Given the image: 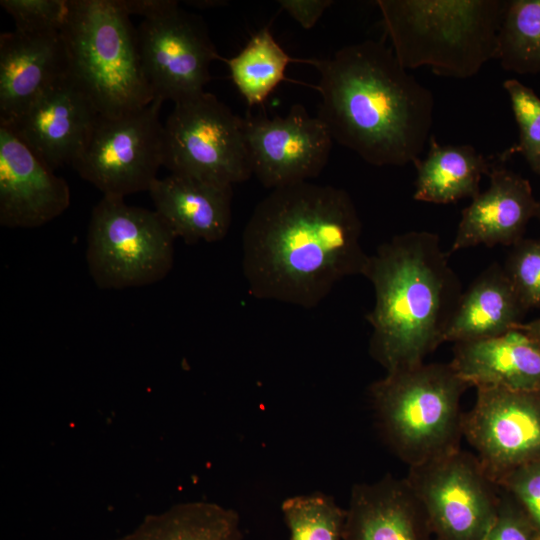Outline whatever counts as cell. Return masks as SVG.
I'll return each mask as SVG.
<instances>
[{"mask_svg": "<svg viewBox=\"0 0 540 540\" xmlns=\"http://www.w3.org/2000/svg\"><path fill=\"white\" fill-rule=\"evenodd\" d=\"M536 217L540 219V200L538 201V204H537Z\"/></svg>", "mask_w": 540, "mask_h": 540, "instance_id": "d590c367", "label": "cell"}, {"mask_svg": "<svg viewBox=\"0 0 540 540\" xmlns=\"http://www.w3.org/2000/svg\"><path fill=\"white\" fill-rule=\"evenodd\" d=\"M488 176L489 187L462 211L450 253L478 245L513 246L536 216L538 201L527 179L495 165Z\"/></svg>", "mask_w": 540, "mask_h": 540, "instance_id": "e0dca14e", "label": "cell"}, {"mask_svg": "<svg viewBox=\"0 0 540 540\" xmlns=\"http://www.w3.org/2000/svg\"><path fill=\"white\" fill-rule=\"evenodd\" d=\"M221 1H194V2H191V3H195L193 4L194 6L196 7H213L214 5H219V4H215V3H219Z\"/></svg>", "mask_w": 540, "mask_h": 540, "instance_id": "e575fe53", "label": "cell"}, {"mask_svg": "<svg viewBox=\"0 0 540 540\" xmlns=\"http://www.w3.org/2000/svg\"><path fill=\"white\" fill-rule=\"evenodd\" d=\"M0 5L13 18L18 31H62L72 0H1Z\"/></svg>", "mask_w": 540, "mask_h": 540, "instance_id": "f1b7e54d", "label": "cell"}, {"mask_svg": "<svg viewBox=\"0 0 540 540\" xmlns=\"http://www.w3.org/2000/svg\"><path fill=\"white\" fill-rule=\"evenodd\" d=\"M69 75L61 31L0 35V124L8 125L54 84Z\"/></svg>", "mask_w": 540, "mask_h": 540, "instance_id": "2e32d148", "label": "cell"}, {"mask_svg": "<svg viewBox=\"0 0 540 540\" xmlns=\"http://www.w3.org/2000/svg\"><path fill=\"white\" fill-rule=\"evenodd\" d=\"M506 1L378 0L391 48L405 69L468 78L496 59Z\"/></svg>", "mask_w": 540, "mask_h": 540, "instance_id": "277c9868", "label": "cell"}, {"mask_svg": "<svg viewBox=\"0 0 540 540\" xmlns=\"http://www.w3.org/2000/svg\"><path fill=\"white\" fill-rule=\"evenodd\" d=\"M164 143V166L171 174L231 187L253 174L244 118L212 93L174 104Z\"/></svg>", "mask_w": 540, "mask_h": 540, "instance_id": "ba28073f", "label": "cell"}, {"mask_svg": "<svg viewBox=\"0 0 540 540\" xmlns=\"http://www.w3.org/2000/svg\"><path fill=\"white\" fill-rule=\"evenodd\" d=\"M406 480L435 540H482L497 513L500 488L474 454L458 448L410 467Z\"/></svg>", "mask_w": 540, "mask_h": 540, "instance_id": "30bf717a", "label": "cell"}, {"mask_svg": "<svg viewBox=\"0 0 540 540\" xmlns=\"http://www.w3.org/2000/svg\"><path fill=\"white\" fill-rule=\"evenodd\" d=\"M290 540H343L346 510L332 496L314 492L287 498L281 505Z\"/></svg>", "mask_w": 540, "mask_h": 540, "instance_id": "484cf974", "label": "cell"}, {"mask_svg": "<svg viewBox=\"0 0 540 540\" xmlns=\"http://www.w3.org/2000/svg\"><path fill=\"white\" fill-rule=\"evenodd\" d=\"M519 129V151L529 167L540 175V97L517 79L503 82Z\"/></svg>", "mask_w": 540, "mask_h": 540, "instance_id": "4316f807", "label": "cell"}, {"mask_svg": "<svg viewBox=\"0 0 540 540\" xmlns=\"http://www.w3.org/2000/svg\"><path fill=\"white\" fill-rule=\"evenodd\" d=\"M517 328L526 332L540 344V318L532 320L528 323H522Z\"/></svg>", "mask_w": 540, "mask_h": 540, "instance_id": "836d02e7", "label": "cell"}, {"mask_svg": "<svg viewBox=\"0 0 540 540\" xmlns=\"http://www.w3.org/2000/svg\"><path fill=\"white\" fill-rule=\"evenodd\" d=\"M99 117L93 103L68 75L8 125L51 170L73 165Z\"/></svg>", "mask_w": 540, "mask_h": 540, "instance_id": "5bb4252c", "label": "cell"}, {"mask_svg": "<svg viewBox=\"0 0 540 540\" xmlns=\"http://www.w3.org/2000/svg\"><path fill=\"white\" fill-rule=\"evenodd\" d=\"M145 77L155 98L178 103L204 92L220 59L202 18L170 0L137 28Z\"/></svg>", "mask_w": 540, "mask_h": 540, "instance_id": "8fae6325", "label": "cell"}, {"mask_svg": "<svg viewBox=\"0 0 540 540\" xmlns=\"http://www.w3.org/2000/svg\"><path fill=\"white\" fill-rule=\"evenodd\" d=\"M429 145L426 157L414 163V199L448 204L476 197L482 176L490 173L493 164L471 145H441L434 137H430Z\"/></svg>", "mask_w": 540, "mask_h": 540, "instance_id": "7402d4cb", "label": "cell"}, {"mask_svg": "<svg viewBox=\"0 0 540 540\" xmlns=\"http://www.w3.org/2000/svg\"><path fill=\"white\" fill-rule=\"evenodd\" d=\"M470 386L450 363L386 372L369 396L379 431L409 468L460 448L461 396Z\"/></svg>", "mask_w": 540, "mask_h": 540, "instance_id": "8992f818", "label": "cell"}, {"mask_svg": "<svg viewBox=\"0 0 540 540\" xmlns=\"http://www.w3.org/2000/svg\"><path fill=\"white\" fill-rule=\"evenodd\" d=\"M291 61L268 28L259 30L237 55L225 60L234 85L249 106L267 99L285 79Z\"/></svg>", "mask_w": 540, "mask_h": 540, "instance_id": "cb8c5ba5", "label": "cell"}, {"mask_svg": "<svg viewBox=\"0 0 540 540\" xmlns=\"http://www.w3.org/2000/svg\"><path fill=\"white\" fill-rule=\"evenodd\" d=\"M61 32L69 76L100 116L120 117L155 99L143 71L137 28L120 0H72Z\"/></svg>", "mask_w": 540, "mask_h": 540, "instance_id": "5b68a950", "label": "cell"}, {"mask_svg": "<svg viewBox=\"0 0 540 540\" xmlns=\"http://www.w3.org/2000/svg\"><path fill=\"white\" fill-rule=\"evenodd\" d=\"M526 311L504 267L494 262L462 293L445 342H469L502 335L522 324Z\"/></svg>", "mask_w": 540, "mask_h": 540, "instance_id": "44dd1931", "label": "cell"}, {"mask_svg": "<svg viewBox=\"0 0 540 540\" xmlns=\"http://www.w3.org/2000/svg\"><path fill=\"white\" fill-rule=\"evenodd\" d=\"M308 62L320 74L317 116L334 141L375 166L420 159L430 139L434 98L391 47L365 40Z\"/></svg>", "mask_w": 540, "mask_h": 540, "instance_id": "7a4b0ae2", "label": "cell"}, {"mask_svg": "<svg viewBox=\"0 0 540 540\" xmlns=\"http://www.w3.org/2000/svg\"><path fill=\"white\" fill-rule=\"evenodd\" d=\"M462 434L496 484L540 461V391L476 388L474 406L463 414Z\"/></svg>", "mask_w": 540, "mask_h": 540, "instance_id": "7c38bea8", "label": "cell"}, {"mask_svg": "<svg viewBox=\"0 0 540 540\" xmlns=\"http://www.w3.org/2000/svg\"><path fill=\"white\" fill-rule=\"evenodd\" d=\"M117 540H243V535L235 510L197 501L148 515Z\"/></svg>", "mask_w": 540, "mask_h": 540, "instance_id": "603a6c76", "label": "cell"}, {"mask_svg": "<svg viewBox=\"0 0 540 540\" xmlns=\"http://www.w3.org/2000/svg\"><path fill=\"white\" fill-rule=\"evenodd\" d=\"M343 540H435L425 513L405 479L391 475L353 486Z\"/></svg>", "mask_w": 540, "mask_h": 540, "instance_id": "ac0fdd59", "label": "cell"}, {"mask_svg": "<svg viewBox=\"0 0 540 540\" xmlns=\"http://www.w3.org/2000/svg\"><path fill=\"white\" fill-rule=\"evenodd\" d=\"M504 269L526 310L540 307V238L512 246Z\"/></svg>", "mask_w": 540, "mask_h": 540, "instance_id": "83f0119b", "label": "cell"}, {"mask_svg": "<svg viewBox=\"0 0 540 540\" xmlns=\"http://www.w3.org/2000/svg\"><path fill=\"white\" fill-rule=\"evenodd\" d=\"M482 540L540 539L523 510L511 496L500 488L497 513Z\"/></svg>", "mask_w": 540, "mask_h": 540, "instance_id": "4dcf8cb0", "label": "cell"}, {"mask_svg": "<svg viewBox=\"0 0 540 540\" xmlns=\"http://www.w3.org/2000/svg\"><path fill=\"white\" fill-rule=\"evenodd\" d=\"M332 3L331 0L278 1L280 7L304 29H311Z\"/></svg>", "mask_w": 540, "mask_h": 540, "instance_id": "1f68e13d", "label": "cell"}, {"mask_svg": "<svg viewBox=\"0 0 540 540\" xmlns=\"http://www.w3.org/2000/svg\"><path fill=\"white\" fill-rule=\"evenodd\" d=\"M176 236L155 211L103 196L88 226L86 261L100 289L157 283L171 271Z\"/></svg>", "mask_w": 540, "mask_h": 540, "instance_id": "52a82bcc", "label": "cell"}, {"mask_svg": "<svg viewBox=\"0 0 540 540\" xmlns=\"http://www.w3.org/2000/svg\"><path fill=\"white\" fill-rule=\"evenodd\" d=\"M244 125L252 172L266 188L309 181L328 162L334 140L325 123L301 104L285 117L248 115Z\"/></svg>", "mask_w": 540, "mask_h": 540, "instance_id": "4fadbf2b", "label": "cell"}, {"mask_svg": "<svg viewBox=\"0 0 540 540\" xmlns=\"http://www.w3.org/2000/svg\"><path fill=\"white\" fill-rule=\"evenodd\" d=\"M148 192L155 211L186 244L217 242L231 224L232 187L170 174L156 178Z\"/></svg>", "mask_w": 540, "mask_h": 540, "instance_id": "d6986e66", "label": "cell"}, {"mask_svg": "<svg viewBox=\"0 0 540 540\" xmlns=\"http://www.w3.org/2000/svg\"><path fill=\"white\" fill-rule=\"evenodd\" d=\"M450 364L470 387L540 391V344L519 328L455 343Z\"/></svg>", "mask_w": 540, "mask_h": 540, "instance_id": "ffe728a7", "label": "cell"}, {"mask_svg": "<svg viewBox=\"0 0 540 540\" xmlns=\"http://www.w3.org/2000/svg\"><path fill=\"white\" fill-rule=\"evenodd\" d=\"M122 6L131 15L151 17L163 10L170 0H120Z\"/></svg>", "mask_w": 540, "mask_h": 540, "instance_id": "d6a6232c", "label": "cell"}, {"mask_svg": "<svg viewBox=\"0 0 540 540\" xmlns=\"http://www.w3.org/2000/svg\"><path fill=\"white\" fill-rule=\"evenodd\" d=\"M361 233L357 209L342 188L306 181L271 190L243 231L250 294L316 307L343 278L363 275L369 255Z\"/></svg>", "mask_w": 540, "mask_h": 540, "instance_id": "6da1fadb", "label": "cell"}, {"mask_svg": "<svg viewBox=\"0 0 540 540\" xmlns=\"http://www.w3.org/2000/svg\"><path fill=\"white\" fill-rule=\"evenodd\" d=\"M163 100L116 118L98 117L72 167L103 196L148 191L164 166Z\"/></svg>", "mask_w": 540, "mask_h": 540, "instance_id": "9c48e42d", "label": "cell"}, {"mask_svg": "<svg viewBox=\"0 0 540 540\" xmlns=\"http://www.w3.org/2000/svg\"><path fill=\"white\" fill-rule=\"evenodd\" d=\"M363 276L375 293L366 315L372 358L386 372L424 363L445 342L463 293L439 236L429 231L394 236L369 255Z\"/></svg>", "mask_w": 540, "mask_h": 540, "instance_id": "3957f363", "label": "cell"}, {"mask_svg": "<svg viewBox=\"0 0 540 540\" xmlns=\"http://www.w3.org/2000/svg\"><path fill=\"white\" fill-rule=\"evenodd\" d=\"M497 485L523 510L540 539V461L511 471Z\"/></svg>", "mask_w": 540, "mask_h": 540, "instance_id": "f546056e", "label": "cell"}, {"mask_svg": "<svg viewBox=\"0 0 540 540\" xmlns=\"http://www.w3.org/2000/svg\"><path fill=\"white\" fill-rule=\"evenodd\" d=\"M69 205L67 182L12 130L0 125V224L37 228L60 216Z\"/></svg>", "mask_w": 540, "mask_h": 540, "instance_id": "9a60e30c", "label": "cell"}, {"mask_svg": "<svg viewBox=\"0 0 540 540\" xmlns=\"http://www.w3.org/2000/svg\"><path fill=\"white\" fill-rule=\"evenodd\" d=\"M496 60L517 74L540 72V0L506 1Z\"/></svg>", "mask_w": 540, "mask_h": 540, "instance_id": "d4e9b609", "label": "cell"}]
</instances>
